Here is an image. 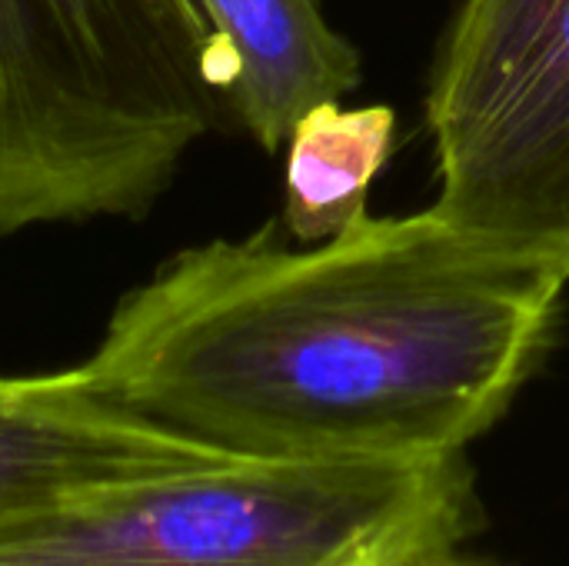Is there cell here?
Segmentation results:
<instances>
[{
	"label": "cell",
	"mask_w": 569,
	"mask_h": 566,
	"mask_svg": "<svg viewBox=\"0 0 569 566\" xmlns=\"http://www.w3.org/2000/svg\"><path fill=\"white\" fill-rule=\"evenodd\" d=\"M433 210L569 274V0H463L427 87Z\"/></svg>",
	"instance_id": "277c9868"
},
{
	"label": "cell",
	"mask_w": 569,
	"mask_h": 566,
	"mask_svg": "<svg viewBox=\"0 0 569 566\" xmlns=\"http://www.w3.org/2000/svg\"><path fill=\"white\" fill-rule=\"evenodd\" d=\"M197 0H0V237L147 217L220 123Z\"/></svg>",
	"instance_id": "7a4b0ae2"
},
{
	"label": "cell",
	"mask_w": 569,
	"mask_h": 566,
	"mask_svg": "<svg viewBox=\"0 0 569 566\" xmlns=\"http://www.w3.org/2000/svg\"><path fill=\"white\" fill-rule=\"evenodd\" d=\"M397 113L387 103L307 110L287 137L283 224L303 247L327 244L367 217V193L390 163Z\"/></svg>",
	"instance_id": "52a82bcc"
},
{
	"label": "cell",
	"mask_w": 569,
	"mask_h": 566,
	"mask_svg": "<svg viewBox=\"0 0 569 566\" xmlns=\"http://www.w3.org/2000/svg\"><path fill=\"white\" fill-rule=\"evenodd\" d=\"M393 566H477L467 564L457 557V547L453 550H430V554H420V557H410V560H400Z\"/></svg>",
	"instance_id": "ba28073f"
},
{
	"label": "cell",
	"mask_w": 569,
	"mask_h": 566,
	"mask_svg": "<svg viewBox=\"0 0 569 566\" xmlns=\"http://www.w3.org/2000/svg\"><path fill=\"white\" fill-rule=\"evenodd\" d=\"M480 524L467 454L290 460L227 450L0 527V566H393Z\"/></svg>",
	"instance_id": "3957f363"
},
{
	"label": "cell",
	"mask_w": 569,
	"mask_h": 566,
	"mask_svg": "<svg viewBox=\"0 0 569 566\" xmlns=\"http://www.w3.org/2000/svg\"><path fill=\"white\" fill-rule=\"evenodd\" d=\"M220 454L227 450L117 404L83 364L0 377V527L90 490L197 467Z\"/></svg>",
	"instance_id": "5b68a950"
},
{
	"label": "cell",
	"mask_w": 569,
	"mask_h": 566,
	"mask_svg": "<svg viewBox=\"0 0 569 566\" xmlns=\"http://www.w3.org/2000/svg\"><path fill=\"white\" fill-rule=\"evenodd\" d=\"M567 284L433 207L303 250L267 227L173 254L83 367L133 414L237 454L460 457L543 364Z\"/></svg>",
	"instance_id": "6da1fadb"
},
{
	"label": "cell",
	"mask_w": 569,
	"mask_h": 566,
	"mask_svg": "<svg viewBox=\"0 0 569 566\" xmlns=\"http://www.w3.org/2000/svg\"><path fill=\"white\" fill-rule=\"evenodd\" d=\"M207 27V73L227 113L267 150L317 103L360 87V53L320 0H197Z\"/></svg>",
	"instance_id": "8992f818"
}]
</instances>
